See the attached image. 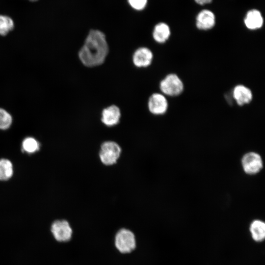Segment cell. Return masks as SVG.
<instances>
[{
	"mask_svg": "<svg viewBox=\"0 0 265 265\" xmlns=\"http://www.w3.org/2000/svg\"><path fill=\"white\" fill-rule=\"evenodd\" d=\"M196 26L199 29L207 30L212 29L215 24V16L210 10H201L196 17Z\"/></svg>",
	"mask_w": 265,
	"mask_h": 265,
	"instance_id": "30bf717a",
	"label": "cell"
},
{
	"mask_svg": "<svg viewBox=\"0 0 265 265\" xmlns=\"http://www.w3.org/2000/svg\"><path fill=\"white\" fill-rule=\"evenodd\" d=\"M108 53L109 46L104 33L91 29L78 52V56L84 66L93 68L103 64Z\"/></svg>",
	"mask_w": 265,
	"mask_h": 265,
	"instance_id": "6da1fadb",
	"label": "cell"
},
{
	"mask_svg": "<svg viewBox=\"0 0 265 265\" xmlns=\"http://www.w3.org/2000/svg\"><path fill=\"white\" fill-rule=\"evenodd\" d=\"M159 89L162 94L169 96H176L182 93L184 84L177 75L169 74L160 81Z\"/></svg>",
	"mask_w": 265,
	"mask_h": 265,
	"instance_id": "277c9868",
	"label": "cell"
},
{
	"mask_svg": "<svg viewBox=\"0 0 265 265\" xmlns=\"http://www.w3.org/2000/svg\"><path fill=\"white\" fill-rule=\"evenodd\" d=\"M14 27L12 19L7 15L0 14V35L5 36Z\"/></svg>",
	"mask_w": 265,
	"mask_h": 265,
	"instance_id": "e0dca14e",
	"label": "cell"
},
{
	"mask_svg": "<svg viewBox=\"0 0 265 265\" xmlns=\"http://www.w3.org/2000/svg\"><path fill=\"white\" fill-rule=\"evenodd\" d=\"M198 4L203 5L211 3L212 0H194Z\"/></svg>",
	"mask_w": 265,
	"mask_h": 265,
	"instance_id": "ffe728a7",
	"label": "cell"
},
{
	"mask_svg": "<svg viewBox=\"0 0 265 265\" xmlns=\"http://www.w3.org/2000/svg\"><path fill=\"white\" fill-rule=\"evenodd\" d=\"M121 116L120 108L115 105H111L102 110L100 120L105 127L111 128L119 125Z\"/></svg>",
	"mask_w": 265,
	"mask_h": 265,
	"instance_id": "52a82bcc",
	"label": "cell"
},
{
	"mask_svg": "<svg viewBox=\"0 0 265 265\" xmlns=\"http://www.w3.org/2000/svg\"><path fill=\"white\" fill-rule=\"evenodd\" d=\"M241 165L246 174L254 175L261 170L263 167V162L259 154L250 152L243 155L241 159Z\"/></svg>",
	"mask_w": 265,
	"mask_h": 265,
	"instance_id": "8992f818",
	"label": "cell"
},
{
	"mask_svg": "<svg viewBox=\"0 0 265 265\" xmlns=\"http://www.w3.org/2000/svg\"><path fill=\"white\" fill-rule=\"evenodd\" d=\"M170 35V28L169 26L164 22L158 23L153 28V38L158 43H165L169 39Z\"/></svg>",
	"mask_w": 265,
	"mask_h": 265,
	"instance_id": "4fadbf2b",
	"label": "cell"
},
{
	"mask_svg": "<svg viewBox=\"0 0 265 265\" xmlns=\"http://www.w3.org/2000/svg\"><path fill=\"white\" fill-rule=\"evenodd\" d=\"M252 238L257 242L263 241L265 238V224L260 220L252 222L249 228Z\"/></svg>",
	"mask_w": 265,
	"mask_h": 265,
	"instance_id": "5bb4252c",
	"label": "cell"
},
{
	"mask_svg": "<svg viewBox=\"0 0 265 265\" xmlns=\"http://www.w3.org/2000/svg\"><path fill=\"white\" fill-rule=\"evenodd\" d=\"M40 148V144L33 137H26L22 142V150L27 154H33L38 152Z\"/></svg>",
	"mask_w": 265,
	"mask_h": 265,
	"instance_id": "2e32d148",
	"label": "cell"
},
{
	"mask_svg": "<svg viewBox=\"0 0 265 265\" xmlns=\"http://www.w3.org/2000/svg\"><path fill=\"white\" fill-rule=\"evenodd\" d=\"M14 168L12 162L7 159H0V181H6L13 176Z\"/></svg>",
	"mask_w": 265,
	"mask_h": 265,
	"instance_id": "9a60e30c",
	"label": "cell"
},
{
	"mask_svg": "<svg viewBox=\"0 0 265 265\" xmlns=\"http://www.w3.org/2000/svg\"><path fill=\"white\" fill-rule=\"evenodd\" d=\"M245 26L250 30L261 28L264 24V19L261 12L256 9L248 10L244 18Z\"/></svg>",
	"mask_w": 265,
	"mask_h": 265,
	"instance_id": "8fae6325",
	"label": "cell"
},
{
	"mask_svg": "<svg viewBox=\"0 0 265 265\" xmlns=\"http://www.w3.org/2000/svg\"><path fill=\"white\" fill-rule=\"evenodd\" d=\"M12 123L11 115L5 109L0 108V130H5L10 128Z\"/></svg>",
	"mask_w": 265,
	"mask_h": 265,
	"instance_id": "ac0fdd59",
	"label": "cell"
},
{
	"mask_svg": "<svg viewBox=\"0 0 265 265\" xmlns=\"http://www.w3.org/2000/svg\"><path fill=\"white\" fill-rule=\"evenodd\" d=\"M122 154L120 144L112 139L102 141L98 151V158L100 162L105 167H112L117 163Z\"/></svg>",
	"mask_w": 265,
	"mask_h": 265,
	"instance_id": "7a4b0ae2",
	"label": "cell"
},
{
	"mask_svg": "<svg viewBox=\"0 0 265 265\" xmlns=\"http://www.w3.org/2000/svg\"><path fill=\"white\" fill-rule=\"evenodd\" d=\"M51 231L54 238L59 242L68 241L72 237V228L69 222L65 219L54 221L51 225Z\"/></svg>",
	"mask_w": 265,
	"mask_h": 265,
	"instance_id": "5b68a950",
	"label": "cell"
},
{
	"mask_svg": "<svg viewBox=\"0 0 265 265\" xmlns=\"http://www.w3.org/2000/svg\"><path fill=\"white\" fill-rule=\"evenodd\" d=\"M153 54L147 47H141L136 49L132 55L133 65L137 68H146L150 66L153 61Z\"/></svg>",
	"mask_w": 265,
	"mask_h": 265,
	"instance_id": "9c48e42d",
	"label": "cell"
},
{
	"mask_svg": "<svg viewBox=\"0 0 265 265\" xmlns=\"http://www.w3.org/2000/svg\"><path fill=\"white\" fill-rule=\"evenodd\" d=\"M233 96L237 104L240 106L249 104L253 98L251 90L242 84L237 85L234 87Z\"/></svg>",
	"mask_w": 265,
	"mask_h": 265,
	"instance_id": "7c38bea8",
	"label": "cell"
},
{
	"mask_svg": "<svg viewBox=\"0 0 265 265\" xmlns=\"http://www.w3.org/2000/svg\"><path fill=\"white\" fill-rule=\"evenodd\" d=\"M128 2L133 9L140 11L146 7L148 0H128Z\"/></svg>",
	"mask_w": 265,
	"mask_h": 265,
	"instance_id": "d6986e66",
	"label": "cell"
},
{
	"mask_svg": "<svg viewBox=\"0 0 265 265\" xmlns=\"http://www.w3.org/2000/svg\"><path fill=\"white\" fill-rule=\"evenodd\" d=\"M149 112L155 115L164 114L168 109V102L165 96L159 93H153L148 100Z\"/></svg>",
	"mask_w": 265,
	"mask_h": 265,
	"instance_id": "ba28073f",
	"label": "cell"
},
{
	"mask_svg": "<svg viewBox=\"0 0 265 265\" xmlns=\"http://www.w3.org/2000/svg\"><path fill=\"white\" fill-rule=\"evenodd\" d=\"M116 249L121 253L132 252L136 247V239L134 233L130 230L123 228L116 233L114 238Z\"/></svg>",
	"mask_w": 265,
	"mask_h": 265,
	"instance_id": "3957f363",
	"label": "cell"
},
{
	"mask_svg": "<svg viewBox=\"0 0 265 265\" xmlns=\"http://www.w3.org/2000/svg\"><path fill=\"white\" fill-rule=\"evenodd\" d=\"M29 1H32V2H34V1H37L38 0H28Z\"/></svg>",
	"mask_w": 265,
	"mask_h": 265,
	"instance_id": "44dd1931",
	"label": "cell"
}]
</instances>
